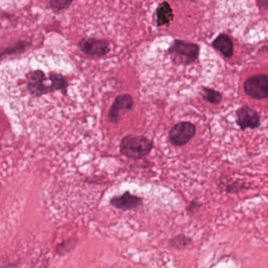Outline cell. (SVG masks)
<instances>
[{"instance_id":"obj_14","label":"cell","mask_w":268,"mask_h":268,"mask_svg":"<svg viewBox=\"0 0 268 268\" xmlns=\"http://www.w3.org/2000/svg\"><path fill=\"white\" fill-rule=\"evenodd\" d=\"M243 187H245L244 183H240L239 181H235L231 184H228L227 187V191L228 193L237 192L239 191L240 190L243 188Z\"/></svg>"},{"instance_id":"obj_12","label":"cell","mask_w":268,"mask_h":268,"mask_svg":"<svg viewBox=\"0 0 268 268\" xmlns=\"http://www.w3.org/2000/svg\"><path fill=\"white\" fill-rule=\"evenodd\" d=\"M191 242V239L184 235L176 236L170 241V245L174 248H182L188 245Z\"/></svg>"},{"instance_id":"obj_4","label":"cell","mask_w":268,"mask_h":268,"mask_svg":"<svg viewBox=\"0 0 268 268\" xmlns=\"http://www.w3.org/2000/svg\"><path fill=\"white\" fill-rule=\"evenodd\" d=\"M245 92L255 99L268 98V76L255 75L247 79L244 84Z\"/></svg>"},{"instance_id":"obj_1","label":"cell","mask_w":268,"mask_h":268,"mask_svg":"<svg viewBox=\"0 0 268 268\" xmlns=\"http://www.w3.org/2000/svg\"><path fill=\"white\" fill-rule=\"evenodd\" d=\"M153 148V142L143 136H127L121 140L120 153L130 159L139 160L148 155Z\"/></svg>"},{"instance_id":"obj_11","label":"cell","mask_w":268,"mask_h":268,"mask_svg":"<svg viewBox=\"0 0 268 268\" xmlns=\"http://www.w3.org/2000/svg\"><path fill=\"white\" fill-rule=\"evenodd\" d=\"M201 96L204 99L206 100L207 102H210V103L214 104V105H217L219 102H221L222 94L218 91H214L213 89L206 88L204 87L201 90Z\"/></svg>"},{"instance_id":"obj_8","label":"cell","mask_w":268,"mask_h":268,"mask_svg":"<svg viewBox=\"0 0 268 268\" xmlns=\"http://www.w3.org/2000/svg\"><path fill=\"white\" fill-rule=\"evenodd\" d=\"M110 204L120 210H131L143 205V198L138 196L130 194L128 191L123 195L114 197L110 200Z\"/></svg>"},{"instance_id":"obj_2","label":"cell","mask_w":268,"mask_h":268,"mask_svg":"<svg viewBox=\"0 0 268 268\" xmlns=\"http://www.w3.org/2000/svg\"><path fill=\"white\" fill-rule=\"evenodd\" d=\"M198 45L180 40H176L169 48L171 58L176 63H192L198 58Z\"/></svg>"},{"instance_id":"obj_7","label":"cell","mask_w":268,"mask_h":268,"mask_svg":"<svg viewBox=\"0 0 268 268\" xmlns=\"http://www.w3.org/2000/svg\"><path fill=\"white\" fill-rule=\"evenodd\" d=\"M79 47L83 53L91 57L105 56L109 51L108 43L105 40H97V39L80 40Z\"/></svg>"},{"instance_id":"obj_9","label":"cell","mask_w":268,"mask_h":268,"mask_svg":"<svg viewBox=\"0 0 268 268\" xmlns=\"http://www.w3.org/2000/svg\"><path fill=\"white\" fill-rule=\"evenodd\" d=\"M212 47L226 58H230L233 55V43L227 35H219L212 43Z\"/></svg>"},{"instance_id":"obj_3","label":"cell","mask_w":268,"mask_h":268,"mask_svg":"<svg viewBox=\"0 0 268 268\" xmlns=\"http://www.w3.org/2000/svg\"><path fill=\"white\" fill-rule=\"evenodd\" d=\"M196 133V126L190 122H180L169 130V140L175 147H183L192 140Z\"/></svg>"},{"instance_id":"obj_13","label":"cell","mask_w":268,"mask_h":268,"mask_svg":"<svg viewBox=\"0 0 268 268\" xmlns=\"http://www.w3.org/2000/svg\"><path fill=\"white\" fill-rule=\"evenodd\" d=\"M73 0H51L50 4L55 11H61L69 8Z\"/></svg>"},{"instance_id":"obj_10","label":"cell","mask_w":268,"mask_h":268,"mask_svg":"<svg viewBox=\"0 0 268 268\" xmlns=\"http://www.w3.org/2000/svg\"><path fill=\"white\" fill-rule=\"evenodd\" d=\"M157 18H158V26H164L169 23L173 19V14L170 5L167 2L162 3L160 4L157 10Z\"/></svg>"},{"instance_id":"obj_16","label":"cell","mask_w":268,"mask_h":268,"mask_svg":"<svg viewBox=\"0 0 268 268\" xmlns=\"http://www.w3.org/2000/svg\"><path fill=\"white\" fill-rule=\"evenodd\" d=\"M259 8L262 9H268V0H256Z\"/></svg>"},{"instance_id":"obj_6","label":"cell","mask_w":268,"mask_h":268,"mask_svg":"<svg viewBox=\"0 0 268 268\" xmlns=\"http://www.w3.org/2000/svg\"><path fill=\"white\" fill-rule=\"evenodd\" d=\"M132 97L130 94H123L118 95L109 109L108 117L110 122L118 123L120 117L126 110H129L133 106Z\"/></svg>"},{"instance_id":"obj_5","label":"cell","mask_w":268,"mask_h":268,"mask_svg":"<svg viewBox=\"0 0 268 268\" xmlns=\"http://www.w3.org/2000/svg\"><path fill=\"white\" fill-rule=\"evenodd\" d=\"M236 123L241 130L255 129L260 126V116L255 109L248 105H244L236 111Z\"/></svg>"},{"instance_id":"obj_15","label":"cell","mask_w":268,"mask_h":268,"mask_svg":"<svg viewBox=\"0 0 268 268\" xmlns=\"http://www.w3.org/2000/svg\"><path fill=\"white\" fill-rule=\"evenodd\" d=\"M201 205L198 203V201H193L187 207V210L189 214H194V212H197L199 209Z\"/></svg>"}]
</instances>
